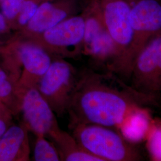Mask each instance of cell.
I'll return each mask as SVG.
<instances>
[{"instance_id":"6da1fadb","label":"cell","mask_w":161,"mask_h":161,"mask_svg":"<svg viewBox=\"0 0 161 161\" xmlns=\"http://www.w3.org/2000/svg\"><path fill=\"white\" fill-rule=\"evenodd\" d=\"M112 73H89L76 84L69 109L77 124L122 128L156 104Z\"/></svg>"},{"instance_id":"7a4b0ae2","label":"cell","mask_w":161,"mask_h":161,"mask_svg":"<svg viewBox=\"0 0 161 161\" xmlns=\"http://www.w3.org/2000/svg\"><path fill=\"white\" fill-rule=\"evenodd\" d=\"M74 138L84 149L103 161H137L142 159L137 149L113 127L77 124Z\"/></svg>"},{"instance_id":"3957f363","label":"cell","mask_w":161,"mask_h":161,"mask_svg":"<svg viewBox=\"0 0 161 161\" xmlns=\"http://www.w3.org/2000/svg\"><path fill=\"white\" fill-rule=\"evenodd\" d=\"M130 86L138 92L157 99L161 93V31L150 37L132 62Z\"/></svg>"},{"instance_id":"277c9868","label":"cell","mask_w":161,"mask_h":161,"mask_svg":"<svg viewBox=\"0 0 161 161\" xmlns=\"http://www.w3.org/2000/svg\"><path fill=\"white\" fill-rule=\"evenodd\" d=\"M75 73L68 62L58 60L52 62L36 88L58 115L69 109L75 92Z\"/></svg>"},{"instance_id":"5b68a950","label":"cell","mask_w":161,"mask_h":161,"mask_svg":"<svg viewBox=\"0 0 161 161\" xmlns=\"http://www.w3.org/2000/svg\"><path fill=\"white\" fill-rule=\"evenodd\" d=\"M25 125L36 136L51 137L60 129L54 112L36 86L19 89Z\"/></svg>"},{"instance_id":"8992f818","label":"cell","mask_w":161,"mask_h":161,"mask_svg":"<svg viewBox=\"0 0 161 161\" xmlns=\"http://www.w3.org/2000/svg\"><path fill=\"white\" fill-rule=\"evenodd\" d=\"M129 21L135 34L136 57L146 41L161 31V4L156 0H141L130 10Z\"/></svg>"},{"instance_id":"52a82bcc","label":"cell","mask_w":161,"mask_h":161,"mask_svg":"<svg viewBox=\"0 0 161 161\" xmlns=\"http://www.w3.org/2000/svg\"><path fill=\"white\" fill-rule=\"evenodd\" d=\"M85 19L81 16L68 17L41 34L35 36L42 48L62 50L76 46L84 41Z\"/></svg>"},{"instance_id":"ba28073f","label":"cell","mask_w":161,"mask_h":161,"mask_svg":"<svg viewBox=\"0 0 161 161\" xmlns=\"http://www.w3.org/2000/svg\"><path fill=\"white\" fill-rule=\"evenodd\" d=\"M18 56L23 66L18 89L36 87L52 64L49 54L37 44L26 42L19 47Z\"/></svg>"},{"instance_id":"9c48e42d","label":"cell","mask_w":161,"mask_h":161,"mask_svg":"<svg viewBox=\"0 0 161 161\" xmlns=\"http://www.w3.org/2000/svg\"><path fill=\"white\" fill-rule=\"evenodd\" d=\"M71 9L70 4L66 1L44 0L24 27L26 34L33 37L42 34L69 17Z\"/></svg>"},{"instance_id":"30bf717a","label":"cell","mask_w":161,"mask_h":161,"mask_svg":"<svg viewBox=\"0 0 161 161\" xmlns=\"http://www.w3.org/2000/svg\"><path fill=\"white\" fill-rule=\"evenodd\" d=\"M29 130L23 126H12L0 138V161H29Z\"/></svg>"},{"instance_id":"8fae6325","label":"cell","mask_w":161,"mask_h":161,"mask_svg":"<svg viewBox=\"0 0 161 161\" xmlns=\"http://www.w3.org/2000/svg\"><path fill=\"white\" fill-rule=\"evenodd\" d=\"M34 159L35 161H62L60 154L58 150L44 136H36L34 149Z\"/></svg>"},{"instance_id":"7c38bea8","label":"cell","mask_w":161,"mask_h":161,"mask_svg":"<svg viewBox=\"0 0 161 161\" xmlns=\"http://www.w3.org/2000/svg\"><path fill=\"white\" fill-rule=\"evenodd\" d=\"M147 147L153 161H161V120L151 123L147 131Z\"/></svg>"},{"instance_id":"4fadbf2b","label":"cell","mask_w":161,"mask_h":161,"mask_svg":"<svg viewBox=\"0 0 161 161\" xmlns=\"http://www.w3.org/2000/svg\"><path fill=\"white\" fill-rule=\"evenodd\" d=\"M66 161H103L102 159L87 152L79 144L72 146L61 156Z\"/></svg>"},{"instance_id":"5bb4252c","label":"cell","mask_w":161,"mask_h":161,"mask_svg":"<svg viewBox=\"0 0 161 161\" xmlns=\"http://www.w3.org/2000/svg\"><path fill=\"white\" fill-rule=\"evenodd\" d=\"M44 0H25L23 7L17 17V23L20 26L25 27L34 16L41 3Z\"/></svg>"},{"instance_id":"9a60e30c","label":"cell","mask_w":161,"mask_h":161,"mask_svg":"<svg viewBox=\"0 0 161 161\" xmlns=\"http://www.w3.org/2000/svg\"><path fill=\"white\" fill-rule=\"evenodd\" d=\"M25 0H3L1 2V13L6 20L17 19Z\"/></svg>"},{"instance_id":"2e32d148","label":"cell","mask_w":161,"mask_h":161,"mask_svg":"<svg viewBox=\"0 0 161 161\" xmlns=\"http://www.w3.org/2000/svg\"><path fill=\"white\" fill-rule=\"evenodd\" d=\"M103 28V23L96 17H89L85 19V32L83 41L85 44H87L94 36Z\"/></svg>"},{"instance_id":"e0dca14e","label":"cell","mask_w":161,"mask_h":161,"mask_svg":"<svg viewBox=\"0 0 161 161\" xmlns=\"http://www.w3.org/2000/svg\"><path fill=\"white\" fill-rule=\"evenodd\" d=\"M13 93V86L7 75L0 69V98H7Z\"/></svg>"},{"instance_id":"ac0fdd59","label":"cell","mask_w":161,"mask_h":161,"mask_svg":"<svg viewBox=\"0 0 161 161\" xmlns=\"http://www.w3.org/2000/svg\"><path fill=\"white\" fill-rule=\"evenodd\" d=\"M7 28V20L4 16L0 13V32L4 31Z\"/></svg>"},{"instance_id":"d6986e66","label":"cell","mask_w":161,"mask_h":161,"mask_svg":"<svg viewBox=\"0 0 161 161\" xmlns=\"http://www.w3.org/2000/svg\"><path fill=\"white\" fill-rule=\"evenodd\" d=\"M3 0H0V2H1V1H3Z\"/></svg>"}]
</instances>
